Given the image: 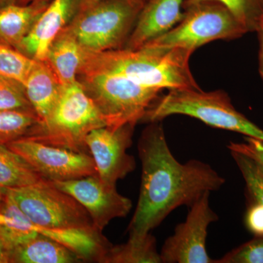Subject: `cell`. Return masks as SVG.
<instances>
[{
  "mask_svg": "<svg viewBox=\"0 0 263 263\" xmlns=\"http://www.w3.org/2000/svg\"><path fill=\"white\" fill-rule=\"evenodd\" d=\"M142 164L139 198L128 227L129 238H144L175 209L190 207L205 193L218 191L226 179L200 160L181 163L170 149L162 122L150 123L138 144Z\"/></svg>",
  "mask_w": 263,
  "mask_h": 263,
  "instance_id": "1",
  "label": "cell"
},
{
  "mask_svg": "<svg viewBox=\"0 0 263 263\" xmlns=\"http://www.w3.org/2000/svg\"><path fill=\"white\" fill-rule=\"evenodd\" d=\"M193 52L181 48L143 47L86 53L78 76L107 73L164 89H199L190 67Z\"/></svg>",
  "mask_w": 263,
  "mask_h": 263,
  "instance_id": "2",
  "label": "cell"
},
{
  "mask_svg": "<svg viewBox=\"0 0 263 263\" xmlns=\"http://www.w3.org/2000/svg\"><path fill=\"white\" fill-rule=\"evenodd\" d=\"M173 115L195 118L210 127L263 141V129L235 109L226 91L199 89L169 90L147 110L143 122H162Z\"/></svg>",
  "mask_w": 263,
  "mask_h": 263,
  "instance_id": "3",
  "label": "cell"
},
{
  "mask_svg": "<svg viewBox=\"0 0 263 263\" xmlns=\"http://www.w3.org/2000/svg\"><path fill=\"white\" fill-rule=\"evenodd\" d=\"M145 3L142 0H100L81 3L65 29L86 53L124 48Z\"/></svg>",
  "mask_w": 263,
  "mask_h": 263,
  "instance_id": "4",
  "label": "cell"
},
{
  "mask_svg": "<svg viewBox=\"0 0 263 263\" xmlns=\"http://www.w3.org/2000/svg\"><path fill=\"white\" fill-rule=\"evenodd\" d=\"M105 126L98 107L77 81L62 86L49 117L28 137L52 146L89 154L85 143L86 136L93 129Z\"/></svg>",
  "mask_w": 263,
  "mask_h": 263,
  "instance_id": "5",
  "label": "cell"
},
{
  "mask_svg": "<svg viewBox=\"0 0 263 263\" xmlns=\"http://www.w3.org/2000/svg\"><path fill=\"white\" fill-rule=\"evenodd\" d=\"M78 81L94 101L106 126L110 127L136 126L162 91L123 76L100 72L81 74Z\"/></svg>",
  "mask_w": 263,
  "mask_h": 263,
  "instance_id": "6",
  "label": "cell"
},
{
  "mask_svg": "<svg viewBox=\"0 0 263 263\" xmlns=\"http://www.w3.org/2000/svg\"><path fill=\"white\" fill-rule=\"evenodd\" d=\"M183 10L182 20L174 28L143 46L181 48L194 53L207 43L217 40L231 41L247 33L231 12L219 2H199L183 7Z\"/></svg>",
  "mask_w": 263,
  "mask_h": 263,
  "instance_id": "7",
  "label": "cell"
},
{
  "mask_svg": "<svg viewBox=\"0 0 263 263\" xmlns=\"http://www.w3.org/2000/svg\"><path fill=\"white\" fill-rule=\"evenodd\" d=\"M19 209L39 228L61 229L93 226L89 213L74 197L45 179L8 190Z\"/></svg>",
  "mask_w": 263,
  "mask_h": 263,
  "instance_id": "8",
  "label": "cell"
},
{
  "mask_svg": "<svg viewBox=\"0 0 263 263\" xmlns=\"http://www.w3.org/2000/svg\"><path fill=\"white\" fill-rule=\"evenodd\" d=\"M6 146L23 157L43 179L50 181L98 176L92 157L85 152L52 146L29 137L8 143Z\"/></svg>",
  "mask_w": 263,
  "mask_h": 263,
  "instance_id": "9",
  "label": "cell"
},
{
  "mask_svg": "<svg viewBox=\"0 0 263 263\" xmlns=\"http://www.w3.org/2000/svg\"><path fill=\"white\" fill-rule=\"evenodd\" d=\"M210 193H205L189 207L186 219L165 240L160 252L162 262L215 263L206 249L208 228L218 220L209 203Z\"/></svg>",
  "mask_w": 263,
  "mask_h": 263,
  "instance_id": "10",
  "label": "cell"
},
{
  "mask_svg": "<svg viewBox=\"0 0 263 263\" xmlns=\"http://www.w3.org/2000/svg\"><path fill=\"white\" fill-rule=\"evenodd\" d=\"M135 125L126 124L119 127L108 126L90 132L85 143L94 160L98 176L108 186H117L136 167L134 157L127 153L131 146Z\"/></svg>",
  "mask_w": 263,
  "mask_h": 263,
  "instance_id": "11",
  "label": "cell"
},
{
  "mask_svg": "<svg viewBox=\"0 0 263 263\" xmlns=\"http://www.w3.org/2000/svg\"><path fill=\"white\" fill-rule=\"evenodd\" d=\"M51 182L81 203L93 226L102 232L110 221L127 216L133 206L129 198L118 193L117 186L105 184L98 176Z\"/></svg>",
  "mask_w": 263,
  "mask_h": 263,
  "instance_id": "12",
  "label": "cell"
},
{
  "mask_svg": "<svg viewBox=\"0 0 263 263\" xmlns=\"http://www.w3.org/2000/svg\"><path fill=\"white\" fill-rule=\"evenodd\" d=\"M81 0H53L37 18L17 50L36 61H45L48 49L74 18Z\"/></svg>",
  "mask_w": 263,
  "mask_h": 263,
  "instance_id": "13",
  "label": "cell"
},
{
  "mask_svg": "<svg viewBox=\"0 0 263 263\" xmlns=\"http://www.w3.org/2000/svg\"><path fill=\"white\" fill-rule=\"evenodd\" d=\"M186 0H148L140 12L124 48L143 47L174 28L182 20Z\"/></svg>",
  "mask_w": 263,
  "mask_h": 263,
  "instance_id": "14",
  "label": "cell"
},
{
  "mask_svg": "<svg viewBox=\"0 0 263 263\" xmlns=\"http://www.w3.org/2000/svg\"><path fill=\"white\" fill-rule=\"evenodd\" d=\"M36 231L65 246L82 261L103 262L112 247L102 231L94 226L51 229L36 226Z\"/></svg>",
  "mask_w": 263,
  "mask_h": 263,
  "instance_id": "15",
  "label": "cell"
},
{
  "mask_svg": "<svg viewBox=\"0 0 263 263\" xmlns=\"http://www.w3.org/2000/svg\"><path fill=\"white\" fill-rule=\"evenodd\" d=\"M26 94L41 124L56 105L62 86L46 61H36L24 84Z\"/></svg>",
  "mask_w": 263,
  "mask_h": 263,
  "instance_id": "16",
  "label": "cell"
},
{
  "mask_svg": "<svg viewBox=\"0 0 263 263\" xmlns=\"http://www.w3.org/2000/svg\"><path fill=\"white\" fill-rule=\"evenodd\" d=\"M86 53L75 37L64 28L48 49L46 61L62 86L78 81Z\"/></svg>",
  "mask_w": 263,
  "mask_h": 263,
  "instance_id": "17",
  "label": "cell"
},
{
  "mask_svg": "<svg viewBox=\"0 0 263 263\" xmlns=\"http://www.w3.org/2000/svg\"><path fill=\"white\" fill-rule=\"evenodd\" d=\"M51 3L34 2L26 5L13 3L0 6V41L17 49Z\"/></svg>",
  "mask_w": 263,
  "mask_h": 263,
  "instance_id": "18",
  "label": "cell"
},
{
  "mask_svg": "<svg viewBox=\"0 0 263 263\" xmlns=\"http://www.w3.org/2000/svg\"><path fill=\"white\" fill-rule=\"evenodd\" d=\"M80 262H83L82 259L77 254L41 233L8 254V263Z\"/></svg>",
  "mask_w": 263,
  "mask_h": 263,
  "instance_id": "19",
  "label": "cell"
},
{
  "mask_svg": "<svg viewBox=\"0 0 263 263\" xmlns=\"http://www.w3.org/2000/svg\"><path fill=\"white\" fill-rule=\"evenodd\" d=\"M0 214L9 221L0 224V238L7 254L37 236L36 226L20 209L14 200L7 193L6 198L0 208Z\"/></svg>",
  "mask_w": 263,
  "mask_h": 263,
  "instance_id": "20",
  "label": "cell"
},
{
  "mask_svg": "<svg viewBox=\"0 0 263 263\" xmlns=\"http://www.w3.org/2000/svg\"><path fill=\"white\" fill-rule=\"evenodd\" d=\"M43 179L23 157L0 144V186L7 190L24 187Z\"/></svg>",
  "mask_w": 263,
  "mask_h": 263,
  "instance_id": "21",
  "label": "cell"
},
{
  "mask_svg": "<svg viewBox=\"0 0 263 263\" xmlns=\"http://www.w3.org/2000/svg\"><path fill=\"white\" fill-rule=\"evenodd\" d=\"M155 237L149 233L138 239L129 238L127 243L112 246L103 263H161Z\"/></svg>",
  "mask_w": 263,
  "mask_h": 263,
  "instance_id": "22",
  "label": "cell"
},
{
  "mask_svg": "<svg viewBox=\"0 0 263 263\" xmlns=\"http://www.w3.org/2000/svg\"><path fill=\"white\" fill-rule=\"evenodd\" d=\"M41 124L33 112L20 110H0V144L17 141L28 137Z\"/></svg>",
  "mask_w": 263,
  "mask_h": 263,
  "instance_id": "23",
  "label": "cell"
},
{
  "mask_svg": "<svg viewBox=\"0 0 263 263\" xmlns=\"http://www.w3.org/2000/svg\"><path fill=\"white\" fill-rule=\"evenodd\" d=\"M208 0H186L183 7ZM226 7L247 32H257L262 16L263 0H212Z\"/></svg>",
  "mask_w": 263,
  "mask_h": 263,
  "instance_id": "24",
  "label": "cell"
},
{
  "mask_svg": "<svg viewBox=\"0 0 263 263\" xmlns=\"http://www.w3.org/2000/svg\"><path fill=\"white\" fill-rule=\"evenodd\" d=\"M34 60L0 41V77L24 84Z\"/></svg>",
  "mask_w": 263,
  "mask_h": 263,
  "instance_id": "25",
  "label": "cell"
},
{
  "mask_svg": "<svg viewBox=\"0 0 263 263\" xmlns=\"http://www.w3.org/2000/svg\"><path fill=\"white\" fill-rule=\"evenodd\" d=\"M245 180L249 201L263 205V171L248 156L240 152H230Z\"/></svg>",
  "mask_w": 263,
  "mask_h": 263,
  "instance_id": "26",
  "label": "cell"
},
{
  "mask_svg": "<svg viewBox=\"0 0 263 263\" xmlns=\"http://www.w3.org/2000/svg\"><path fill=\"white\" fill-rule=\"evenodd\" d=\"M0 110H20L35 114L26 94L24 84L3 77H0Z\"/></svg>",
  "mask_w": 263,
  "mask_h": 263,
  "instance_id": "27",
  "label": "cell"
},
{
  "mask_svg": "<svg viewBox=\"0 0 263 263\" xmlns=\"http://www.w3.org/2000/svg\"><path fill=\"white\" fill-rule=\"evenodd\" d=\"M215 263H263V237H254L215 259Z\"/></svg>",
  "mask_w": 263,
  "mask_h": 263,
  "instance_id": "28",
  "label": "cell"
},
{
  "mask_svg": "<svg viewBox=\"0 0 263 263\" xmlns=\"http://www.w3.org/2000/svg\"><path fill=\"white\" fill-rule=\"evenodd\" d=\"M230 152H240L252 159L263 171V141L257 138L245 137L242 143L231 142L228 146Z\"/></svg>",
  "mask_w": 263,
  "mask_h": 263,
  "instance_id": "29",
  "label": "cell"
},
{
  "mask_svg": "<svg viewBox=\"0 0 263 263\" xmlns=\"http://www.w3.org/2000/svg\"><path fill=\"white\" fill-rule=\"evenodd\" d=\"M245 222L247 229L254 237H263V205L258 202L249 201Z\"/></svg>",
  "mask_w": 263,
  "mask_h": 263,
  "instance_id": "30",
  "label": "cell"
},
{
  "mask_svg": "<svg viewBox=\"0 0 263 263\" xmlns=\"http://www.w3.org/2000/svg\"><path fill=\"white\" fill-rule=\"evenodd\" d=\"M258 34L259 40V53H258V65L259 72L261 79L263 83V26L259 27L257 31Z\"/></svg>",
  "mask_w": 263,
  "mask_h": 263,
  "instance_id": "31",
  "label": "cell"
},
{
  "mask_svg": "<svg viewBox=\"0 0 263 263\" xmlns=\"http://www.w3.org/2000/svg\"><path fill=\"white\" fill-rule=\"evenodd\" d=\"M0 263H8V254L0 238Z\"/></svg>",
  "mask_w": 263,
  "mask_h": 263,
  "instance_id": "32",
  "label": "cell"
},
{
  "mask_svg": "<svg viewBox=\"0 0 263 263\" xmlns=\"http://www.w3.org/2000/svg\"><path fill=\"white\" fill-rule=\"evenodd\" d=\"M53 0H16V4L20 5H26L34 3V2H48L51 3Z\"/></svg>",
  "mask_w": 263,
  "mask_h": 263,
  "instance_id": "33",
  "label": "cell"
},
{
  "mask_svg": "<svg viewBox=\"0 0 263 263\" xmlns=\"http://www.w3.org/2000/svg\"><path fill=\"white\" fill-rule=\"evenodd\" d=\"M7 193H8V190L0 186V208L3 205V202H5Z\"/></svg>",
  "mask_w": 263,
  "mask_h": 263,
  "instance_id": "34",
  "label": "cell"
},
{
  "mask_svg": "<svg viewBox=\"0 0 263 263\" xmlns=\"http://www.w3.org/2000/svg\"><path fill=\"white\" fill-rule=\"evenodd\" d=\"M16 3V0H0V6H4V5L13 4Z\"/></svg>",
  "mask_w": 263,
  "mask_h": 263,
  "instance_id": "35",
  "label": "cell"
},
{
  "mask_svg": "<svg viewBox=\"0 0 263 263\" xmlns=\"http://www.w3.org/2000/svg\"><path fill=\"white\" fill-rule=\"evenodd\" d=\"M8 221H9V219H8L6 216L0 214V224H6L7 222H8Z\"/></svg>",
  "mask_w": 263,
  "mask_h": 263,
  "instance_id": "36",
  "label": "cell"
},
{
  "mask_svg": "<svg viewBox=\"0 0 263 263\" xmlns=\"http://www.w3.org/2000/svg\"><path fill=\"white\" fill-rule=\"evenodd\" d=\"M98 1H100V0H81V3H91Z\"/></svg>",
  "mask_w": 263,
  "mask_h": 263,
  "instance_id": "37",
  "label": "cell"
},
{
  "mask_svg": "<svg viewBox=\"0 0 263 263\" xmlns=\"http://www.w3.org/2000/svg\"><path fill=\"white\" fill-rule=\"evenodd\" d=\"M262 26H263V8H262V16H261L260 24H259V27H262Z\"/></svg>",
  "mask_w": 263,
  "mask_h": 263,
  "instance_id": "38",
  "label": "cell"
},
{
  "mask_svg": "<svg viewBox=\"0 0 263 263\" xmlns=\"http://www.w3.org/2000/svg\"><path fill=\"white\" fill-rule=\"evenodd\" d=\"M142 1H143V3H146V2L148 1V0H142Z\"/></svg>",
  "mask_w": 263,
  "mask_h": 263,
  "instance_id": "39",
  "label": "cell"
}]
</instances>
